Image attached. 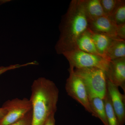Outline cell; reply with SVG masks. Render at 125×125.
<instances>
[{"mask_svg": "<svg viewBox=\"0 0 125 125\" xmlns=\"http://www.w3.org/2000/svg\"><path fill=\"white\" fill-rule=\"evenodd\" d=\"M60 35L55 46L57 54L75 49L76 41L88 28L83 0H72L60 25Z\"/></svg>", "mask_w": 125, "mask_h": 125, "instance_id": "obj_1", "label": "cell"}, {"mask_svg": "<svg viewBox=\"0 0 125 125\" xmlns=\"http://www.w3.org/2000/svg\"><path fill=\"white\" fill-rule=\"evenodd\" d=\"M32 125H43L57 111L59 91L55 84L44 77L35 80L31 86Z\"/></svg>", "mask_w": 125, "mask_h": 125, "instance_id": "obj_2", "label": "cell"}, {"mask_svg": "<svg viewBox=\"0 0 125 125\" xmlns=\"http://www.w3.org/2000/svg\"><path fill=\"white\" fill-rule=\"evenodd\" d=\"M76 75L85 85L88 96H97L103 99L107 92V79L104 71L96 67L74 69Z\"/></svg>", "mask_w": 125, "mask_h": 125, "instance_id": "obj_3", "label": "cell"}, {"mask_svg": "<svg viewBox=\"0 0 125 125\" xmlns=\"http://www.w3.org/2000/svg\"><path fill=\"white\" fill-rule=\"evenodd\" d=\"M74 69L96 67L106 72L109 67V61L99 55L74 49L62 53Z\"/></svg>", "mask_w": 125, "mask_h": 125, "instance_id": "obj_4", "label": "cell"}, {"mask_svg": "<svg viewBox=\"0 0 125 125\" xmlns=\"http://www.w3.org/2000/svg\"><path fill=\"white\" fill-rule=\"evenodd\" d=\"M69 76L66 80L65 89L67 94L77 101L90 113L92 112L90 107L88 94L85 85L80 77L74 72V69L69 67Z\"/></svg>", "mask_w": 125, "mask_h": 125, "instance_id": "obj_5", "label": "cell"}, {"mask_svg": "<svg viewBox=\"0 0 125 125\" xmlns=\"http://www.w3.org/2000/svg\"><path fill=\"white\" fill-rule=\"evenodd\" d=\"M2 107L6 109V115L0 122V125H9L24 116L32 109L30 100L27 98H18L8 100Z\"/></svg>", "mask_w": 125, "mask_h": 125, "instance_id": "obj_6", "label": "cell"}, {"mask_svg": "<svg viewBox=\"0 0 125 125\" xmlns=\"http://www.w3.org/2000/svg\"><path fill=\"white\" fill-rule=\"evenodd\" d=\"M107 88L112 105L120 125L125 123V95L121 93L118 87L107 80Z\"/></svg>", "mask_w": 125, "mask_h": 125, "instance_id": "obj_7", "label": "cell"}, {"mask_svg": "<svg viewBox=\"0 0 125 125\" xmlns=\"http://www.w3.org/2000/svg\"><path fill=\"white\" fill-rule=\"evenodd\" d=\"M107 79L114 85L120 87L125 93V57L111 61L107 71Z\"/></svg>", "mask_w": 125, "mask_h": 125, "instance_id": "obj_8", "label": "cell"}, {"mask_svg": "<svg viewBox=\"0 0 125 125\" xmlns=\"http://www.w3.org/2000/svg\"><path fill=\"white\" fill-rule=\"evenodd\" d=\"M117 25L106 16L104 15L88 22V29L95 32L104 34L114 39H117Z\"/></svg>", "mask_w": 125, "mask_h": 125, "instance_id": "obj_9", "label": "cell"}, {"mask_svg": "<svg viewBox=\"0 0 125 125\" xmlns=\"http://www.w3.org/2000/svg\"><path fill=\"white\" fill-rule=\"evenodd\" d=\"M88 97L92 115L99 118L104 125H109L106 116L103 100L97 96Z\"/></svg>", "mask_w": 125, "mask_h": 125, "instance_id": "obj_10", "label": "cell"}, {"mask_svg": "<svg viewBox=\"0 0 125 125\" xmlns=\"http://www.w3.org/2000/svg\"><path fill=\"white\" fill-rule=\"evenodd\" d=\"M99 54L105 58L108 49L115 39L104 34L95 32L88 29Z\"/></svg>", "mask_w": 125, "mask_h": 125, "instance_id": "obj_11", "label": "cell"}, {"mask_svg": "<svg viewBox=\"0 0 125 125\" xmlns=\"http://www.w3.org/2000/svg\"><path fill=\"white\" fill-rule=\"evenodd\" d=\"M76 49L85 52L100 55L97 51L88 28L78 38L76 41Z\"/></svg>", "mask_w": 125, "mask_h": 125, "instance_id": "obj_12", "label": "cell"}, {"mask_svg": "<svg viewBox=\"0 0 125 125\" xmlns=\"http://www.w3.org/2000/svg\"><path fill=\"white\" fill-rule=\"evenodd\" d=\"M83 4L88 22L105 15L100 0H83Z\"/></svg>", "mask_w": 125, "mask_h": 125, "instance_id": "obj_13", "label": "cell"}, {"mask_svg": "<svg viewBox=\"0 0 125 125\" xmlns=\"http://www.w3.org/2000/svg\"><path fill=\"white\" fill-rule=\"evenodd\" d=\"M124 57H125V40L115 39L108 49L105 58L111 61Z\"/></svg>", "mask_w": 125, "mask_h": 125, "instance_id": "obj_14", "label": "cell"}, {"mask_svg": "<svg viewBox=\"0 0 125 125\" xmlns=\"http://www.w3.org/2000/svg\"><path fill=\"white\" fill-rule=\"evenodd\" d=\"M108 17L117 25L125 23V0H119L116 7Z\"/></svg>", "mask_w": 125, "mask_h": 125, "instance_id": "obj_15", "label": "cell"}, {"mask_svg": "<svg viewBox=\"0 0 125 125\" xmlns=\"http://www.w3.org/2000/svg\"><path fill=\"white\" fill-rule=\"evenodd\" d=\"M103 100L105 105L106 116L108 125H120L117 117L112 106L111 99L107 91L105 98Z\"/></svg>", "mask_w": 125, "mask_h": 125, "instance_id": "obj_16", "label": "cell"}, {"mask_svg": "<svg viewBox=\"0 0 125 125\" xmlns=\"http://www.w3.org/2000/svg\"><path fill=\"white\" fill-rule=\"evenodd\" d=\"M105 16L109 17L116 7L119 0H100Z\"/></svg>", "mask_w": 125, "mask_h": 125, "instance_id": "obj_17", "label": "cell"}, {"mask_svg": "<svg viewBox=\"0 0 125 125\" xmlns=\"http://www.w3.org/2000/svg\"><path fill=\"white\" fill-rule=\"evenodd\" d=\"M38 64V62L34 61L31 62H27L25 64H15L10 65L9 66H0V75L6 72L11 70L16 69L25 67L27 66L30 65H37Z\"/></svg>", "mask_w": 125, "mask_h": 125, "instance_id": "obj_18", "label": "cell"}, {"mask_svg": "<svg viewBox=\"0 0 125 125\" xmlns=\"http://www.w3.org/2000/svg\"><path fill=\"white\" fill-rule=\"evenodd\" d=\"M32 109L22 118L9 125H32Z\"/></svg>", "mask_w": 125, "mask_h": 125, "instance_id": "obj_19", "label": "cell"}, {"mask_svg": "<svg viewBox=\"0 0 125 125\" xmlns=\"http://www.w3.org/2000/svg\"><path fill=\"white\" fill-rule=\"evenodd\" d=\"M117 37L118 39L125 40V23L117 25Z\"/></svg>", "mask_w": 125, "mask_h": 125, "instance_id": "obj_20", "label": "cell"}, {"mask_svg": "<svg viewBox=\"0 0 125 125\" xmlns=\"http://www.w3.org/2000/svg\"><path fill=\"white\" fill-rule=\"evenodd\" d=\"M55 114H52L47 119L43 125H55Z\"/></svg>", "mask_w": 125, "mask_h": 125, "instance_id": "obj_21", "label": "cell"}, {"mask_svg": "<svg viewBox=\"0 0 125 125\" xmlns=\"http://www.w3.org/2000/svg\"><path fill=\"white\" fill-rule=\"evenodd\" d=\"M7 112V111L5 108L2 107H0V122L4 117Z\"/></svg>", "mask_w": 125, "mask_h": 125, "instance_id": "obj_22", "label": "cell"}, {"mask_svg": "<svg viewBox=\"0 0 125 125\" xmlns=\"http://www.w3.org/2000/svg\"><path fill=\"white\" fill-rule=\"evenodd\" d=\"M10 0H0V6L7 2H10Z\"/></svg>", "mask_w": 125, "mask_h": 125, "instance_id": "obj_23", "label": "cell"}]
</instances>
